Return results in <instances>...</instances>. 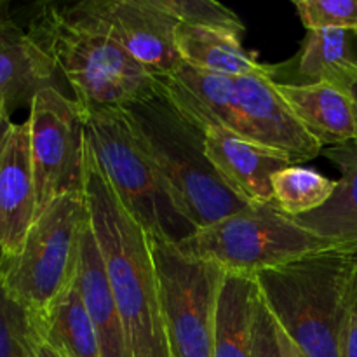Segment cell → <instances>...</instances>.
Returning <instances> with one entry per match:
<instances>
[{
	"instance_id": "1",
	"label": "cell",
	"mask_w": 357,
	"mask_h": 357,
	"mask_svg": "<svg viewBox=\"0 0 357 357\" xmlns=\"http://www.w3.org/2000/svg\"><path fill=\"white\" fill-rule=\"evenodd\" d=\"M84 199L131 357H171L160 316L152 239L124 208L89 145H86Z\"/></svg>"
},
{
	"instance_id": "2",
	"label": "cell",
	"mask_w": 357,
	"mask_h": 357,
	"mask_svg": "<svg viewBox=\"0 0 357 357\" xmlns=\"http://www.w3.org/2000/svg\"><path fill=\"white\" fill-rule=\"evenodd\" d=\"M28 33L47 52L82 110L126 108L160 94L157 77L82 2L44 3L31 17Z\"/></svg>"
},
{
	"instance_id": "3",
	"label": "cell",
	"mask_w": 357,
	"mask_h": 357,
	"mask_svg": "<svg viewBox=\"0 0 357 357\" xmlns=\"http://www.w3.org/2000/svg\"><path fill=\"white\" fill-rule=\"evenodd\" d=\"M160 94L197 128L218 124L243 138L286 153L293 164L323 153L298 124L271 75H218L181 63L159 77Z\"/></svg>"
},
{
	"instance_id": "4",
	"label": "cell",
	"mask_w": 357,
	"mask_h": 357,
	"mask_svg": "<svg viewBox=\"0 0 357 357\" xmlns=\"http://www.w3.org/2000/svg\"><path fill=\"white\" fill-rule=\"evenodd\" d=\"M278 326L307 357H342L357 296L356 257L328 251L255 275Z\"/></svg>"
},
{
	"instance_id": "5",
	"label": "cell",
	"mask_w": 357,
	"mask_h": 357,
	"mask_svg": "<svg viewBox=\"0 0 357 357\" xmlns=\"http://www.w3.org/2000/svg\"><path fill=\"white\" fill-rule=\"evenodd\" d=\"M126 112L171 199L195 229L213 225L250 206L223 183L209 162L204 131L162 94L129 105Z\"/></svg>"
},
{
	"instance_id": "6",
	"label": "cell",
	"mask_w": 357,
	"mask_h": 357,
	"mask_svg": "<svg viewBox=\"0 0 357 357\" xmlns=\"http://www.w3.org/2000/svg\"><path fill=\"white\" fill-rule=\"evenodd\" d=\"M82 114L87 145L132 218L150 237L174 244L190 237L197 229L171 199L159 171L139 143L126 108H89Z\"/></svg>"
},
{
	"instance_id": "7",
	"label": "cell",
	"mask_w": 357,
	"mask_h": 357,
	"mask_svg": "<svg viewBox=\"0 0 357 357\" xmlns=\"http://www.w3.org/2000/svg\"><path fill=\"white\" fill-rule=\"evenodd\" d=\"M192 258L211 261L227 274L248 275L284 267L337 246L303 229L274 204L248 206L176 244Z\"/></svg>"
},
{
	"instance_id": "8",
	"label": "cell",
	"mask_w": 357,
	"mask_h": 357,
	"mask_svg": "<svg viewBox=\"0 0 357 357\" xmlns=\"http://www.w3.org/2000/svg\"><path fill=\"white\" fill-rule=\"evenodd\" d=\"M89 225L84 192L66 194L42 209L21 250L3 258L0 278L7 291L37 319L73 282L80 243Z\"/></svg>"
},
{
	"instance_id": "9",
	"label": "cell",
	"mask_w": 357,
	"mask_h": 357,
	"mask_svg": "<svg viewBox=\"0 0 357 357\" xmlns=\"http://www.w3.org/2000/svg\"><path fill=\"white\" fill-rule=\"evenodd\" d=\"M150 239L171 357H213L227 272L211 261L188 257L169 241Z\"/></svg>"
},
{
	"instance_id": "10",
	"label": "cell",
	"mask_w": 357,
	"mask_h": 357,
	"mask_svg": "<svg viewBox=\"0 0 357 357\" xmlns=\"http://www.w3.org/2000/svg\"><path fill=\"white\" fill-rule=\"evenodd\" d=\"M26 122L38 215L61 195L84 192L86 124L79 103L56 87L33 98Z\"/></svg>"
},
{
	"instance_id": "11",
	"label": "cell",
	"mask_w": 357,
	"mask_h": 357,
	"mask_svg": "<svg viewBox=\"0 0 357 357\" xmlns=\"http://www.w3.org/2000/svg\"><path fill=\"white\" fill-rule=\"evenodd\" d=\"M84 7L153 77H166L181 65L176 49L180 21L160 0H87Z\"/></svg>"
},
{
	"instance_id": "12",
	"label": "cell",
	"mask_w": 357,
	"mask_h": 357,
	"mask_svg": "<svg viewBox=\"0 0 357 357\" xmlns=\"http://www.w3.org/2000/svg\"><path fill=\"white\" fill-rule=\"evenodd\" d=\"M202 131L208 159L223 183L246 204H272V176L291 166L293 160L218 124L204 126Z\"/></svg>"
},
{
	"instance_id": "13",
	"label": "cell",
	"mask_w": 357,
	"mask_h": 357,
	"mask_svg": "<svg viewBox=\"0 0 357 357\" xmlns=\"http://www.w3.org/2000/svg\"><path fill=\"white\" fill-rule=\"evenodd\" d=\"M37 218V192L28 122H13L0 149V244L6 257L21 250Z\"/></svg>"
},
{
	"instance_id": "14",
	"label": "cell",
	"mask_w": 357,
	"mask_h": 357,
	"mask_svg": "<svg viewBox=\"0 0 357 357\" xmlns=\"http://www.w3.org/2000/svg\"><path fill=\"white\" fill-rule=\"evenodd\" d=\"M2 9L3 6L0 7V107L13 115L17 108L30 107L42 89H59L58 72L28 30Z\"/></svg>"
},
{
	"instance_id": "15",
	"label": "cell",
	"mask_w": 357,
	"mask_h": 357,
	"mask_svg": "<svg viewBox=\"0 0 357 357\" xmlns=\"http://www.w3.org/2000/svg\"><path fill=\"white\" fill-rule=\"evenodd\" d=\"M275 87L303 131L323 149L356 142L351 94L328 84L275 82Z\"/></svg>"
},
{
	"instance_id": "16",
	"label": "cell",
	"mask_w": 357,
	"mask_h": 357,
	"mask_svg": "<svg viewBox=\"0 0 357 357\" xmlns=\"http://www.w3.org/2000/svg\"><path fill=\"white\" fill-rule=\"evenodd\" d=\"M321 155L340 169L337 188L323 208L293 220L303 229L333 243L338 253L357 257V145L351 142L330 146L323 149Z\"/></svg>"
},
{
	"instance_id": "17",
	"label": "cell",
	"mask_w": 357,
	"mask_h": 357,
	"mask_svg": "<svg viewBox=\"0 0 357 357\" xmlns=\"http://www.w3.org/2000/svg\"><path fill=\"white\" fill-rule=\"evenodd\" d=\"M75 284L100 337L101 356L131 357L121 310L108 282L100 248L91 225L84 230L80 243Z\"/></svg>"
},
{
	"instance_id": "18",
	"label": "cell",
	"mask_w": 357,
	"mask_h": 357,
	"mask_svg": "<svg viewBox=\"0 0 357 357\" xmlns=\"http://www.w3.org/2000/svg\"><path fill=\"white\" fill-rule=\"evenodd\" d=\"M284 65L293 75L281 84H328L349 93L357 82V31H307L296 58Z\"/></svg>"
},
{
	"instance_id": "19",
	"label": "cell",
	"mask_w": 357,
	"mask_h": 357,
	"mask_svg": "<svg viewBox=\"0 0 357 357\" xmlns=\"http://www.w3.org/2000/svg\"><path fill=\"white\" fill-rule=\"evenodd\" d=\"M176 49L183 65L218 75H261L272 79V65L257 61L243 47V38L222 31L178 24Z\"/></svg>"
},
{
	"instance_id": "20",
	"label": "cell",
	"mask_w": 357,
	"mask_h": 357,
	"mask_svg": "<svg viewBox=\"0 0 357 357\" xmlns=\"http://www.w3.org/2000/svg\"><path fill=\"white\" fill-rule=\"evenodd\" d=\"M260 289L257 279L227 274L218 303L213 357H253V326Z\"/></svg>"
},
{
	"instance_id": "21",
	"label": "cell",
	"mask_w": 357,
	"mask_h": 357,
	"mask_svg": "<svg viewBox=\"0 0 357 357\" xmlns=\"http://www.w3.org/2000/svg\"><path fill=\"white\" fill-rule=\"evenodd\" d=\"M38 335L65 357H103L98 331L84 307L75 279L37 317Z\"/></svg>"
},
{
	"instance_id": "22",
	"label": "cell",
	"mask_w": 357,
	"mask_h": 357,
	"mask_svg": "<svg viewBox=\"0 0 357 357\" xmlns=\"http://www.w3.org/2000/svg\"><path fill=\"white\" fill-rule=\"evenodd\" d=\"M335 188L337 180L310 167L291 164L272 176V204L282 215L298 218L323 208L331 199Z\"/></svg>"
},
{
	"instance_id": "23",
	"label": "cell",
	"mask_w": 357,
	"mask_h": 357,
	"mask_svg": "<svg viewBox=\"0 0 357 357\" xmlns=\"http://www.w3.org/2000/svg\"><path fill=\"white\" fill-rule=\"evenodd\" d=\"M38 342L37 319L7 291L0 278V357H33Z\"/></svg>"
},
{
	"instance_id": "24",
	"label": "cell",
	"mask_w": 357,
	"mask_h": 357,
	"mask_svg": "<svg viewBox=\"0 0 357 357\" xmlns=\"http://www.w3.org/2000/svg\"><path fill=\"white\" fill-rule=\"evenodd\" d=\"M181 24L222 31L243 38L246 26L236 13L215 0H160Z\"/></svg>"
},
{
	"instance_id": "25",
	"label": "cell",
	"mask_w": 357,
	"mask_h": 357,
	"mask_svg": "<svg viewBox=\"0 0 357 357\" xmlns=\"http://www.w3.org/2000/svg\"><path fill=\"white\" fill-rule=\"evenodd\" d=\"M293 6L307 31H357V0H295Z\"/></svg>"
},
{
	"instance_id": "26",
	"label": "cell",
	"mask_w": 357,
	"mask_h": 357,
	"mask_svg": "<svg viewBox=\"0 0 357 357\" xmlns=\"http://www.w3.org/2000/svg\"><path fill=\"white\" fill-rule=\"evenodd\" d=\"M253 357H281L278 344V326L260 295L253 326Z\"/></svg>"
},
{
	"instance_id": "27",
	"label": "cell",
	"mask_w": 357,
	"mask_h": 357,
	"mask_svg": "<svg viewBox=\"0 0 357 357\" xmlns=\"http://www.w3.org/2000/svg\"><path fill=\"white\" fill-rule=\"evenodd\" d=\"M342 357H357V296L352 303L345 326L344 340H342Z\"/></svg>"
},
{
	"instance_id": "28",
	"label": "cell",
	"mask_w": 357,
	"mask_h": 357,
	"mask_svg": "<svg viewBox=\"0 0 357 357\" xmlns=\"http://www.w3.org/2000/svg\"><path fill=\"white\" fill-rule=\"evenodd\" d=\"M278 326V323H275ZM278 344H279V351H281V357H307L302 351L298 349V345L278 326Z\"/></svg>"
},
{
	"instance_id": "29",
	"label": "cell",
	"mask_w": 357,
	"mask_h": 357,
	"mask_svg": "<svg viewBox=\"0 0 357 357\" xmlns=\"http://www.w3.org/2000/svg\"><path fill=\"white\" fill-rule=\"evenodd\" d=\"M10 126H13L10 115L7 114L2 107H0V149H2V143H3V139H6V135H7V131L10 129Z\"/></svg>"
},
{
	"instance_id": "30",
	"label": "cell",
	"mask_w": 357,
	"mask_h": 357,
	"mask_svg": "<svg viewBox=\"0 0 357 357\" xmlns=\"http://www.w3.org/2000/svg\"><path fill=\"white\" fill-rule=\"evenodd\" d=\"M33 357H65V356L59 354L58 351H54V349H52L51 345L45 344V342L40 338V342H38L37 349H35Z\"/></svg>"
},
{
	"instance_id": "31",
	"label": "cell",
	"mask_w": 357,
	"mask_h": 357,
	"mask_svg": "<svg viewBox=\"0 0 357 357\" xmlns=\"http://www.w3.org/2000/svg\"><path fill=\"white\" fill-rule=\"evenodd\" d=\"M349 94H351V100H352V105H354V114H356V126H357V82L354 86L351 87V91H349ZM356 145H357V135H356Z\"/></svg>"
},
{
	"instance_id": "32",
	"label": "cell",
	"mask_w": 357,
	"mask_h": 357,
	"mask_svg": "<svg viewBox=\"0 0 357 357\" xmlns=\"http://www.w3.org/2000/svg\"><path fill=\"white\" fill-rule=\"evenodd\" d=\"M3 258H6V251H3V248H2V244H0V265H2V261H3Z\"/></svg>"
},
{
	"instance_id": "33",
	"label": "cell",
	"mask_w": 357,
	"mask_h": 357,
	"mask_svg": "<svg viewBox=\"0 0 357 357\" xmlns=\"http://www.w3.org/2000/svg\"><path fill=\"white\" fill-rule=\"evenodd\" d=\"M356 272H357V257H356Z\"/></svg>"
},
{
	"instance_id": "34",
	"label": "cell",
	"mask_w": 357,
	"mask_h": 357,
	"mask_svg": "<svg viewBox=\"0 0 357 357\" xmlns=\"http://www.w3.org/2000/svg\"><path fill=\"white\" fill-rule=\"evenodd\" d=\"M0 7H2V3H0Z\"/></svg>"
}]
</instances>
